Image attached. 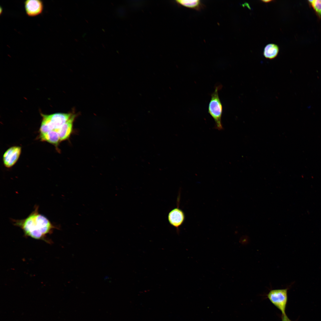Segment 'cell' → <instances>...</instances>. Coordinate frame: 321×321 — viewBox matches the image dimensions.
Returning a JSON list of instances; mask_svg holds the SVG:
<instances>
[{"mask_svg":"<svg viewBox=\"0 0 321 321\" xmlns=\"http://www.w3.org/2000/svg\"><path fill=\"white\" fill-rule=\"evenodd\" d=\"M221 87V85L215 86L214 91L211 95L208 106V112L215 122V128L219 130L223 129L221 122L223 108L218 94Z\"/></svg>","mask_w":321,"mask_h":321,"instance_id":"3","label":"cell"},{"mask_svg":"<svg viewBox=\"0 0 321 321\" xmlns=\"http://www.w3.org/2000/svg\"><path fill=\"white\" fill-rule=\"evenodd\" d=\"M40 138L42 141H47L56 145H57L60 141L58 133L55 130L44 134H40Z\"/></svg>","mask_w":321,"mask_h":321,"instance_id":"9","label":"cell"},{"mask_svg":"<svg viewBox=\"0 0 321 321\" xmlns=\"http://www.w3.org/2000/svg\"><path fill=\"white\" fill-rule=\"evenodd\" d=\"M21 148L18 146H14L8 148L4 153L3 160L5 166L10 168L18 161L21 153Z\"/></svg>","mask_w":321,"mask_h":321,"instance_id":"5","label":"cell"},{"mask_svg":"<svg viewBox=\"0 0 321 321\" xmlns=\"http://www.w3.org/2000/svg\"><path fill=\"white\" fill-rule=\"evenodd\" d=\"M282 321H290L286 314L282 315Z\"/></svg>","mask_w":321,"mask_h":321,"instance_id":"13","label":"cell"},{"mask_svg":"<svg viewBox=\"0 0 321 321\" xmlns=\"http://www.w3.org/2000/svg\"><path fill=\"white\" fill-rule=\"evenodd\" d=\"M272 0H262L261 1L264 3H268L272 1Z\"/></svg>","mask_w":321,"mask_h":321,"instance_id":"14","label":"cell"},{"mask_svg":"<svg viewBox=\"0 0 321 321\" xmlns=\"http://www.w3.org/2000/svg\"><path fill=\"white\" fill-rule=\"evenodd\" d=\"M38 210V206L35 205L33 211L26 218L12 219V221L15 226L22 229L26 236L45 241L47 235L52 233L54 229L59 228L40 213Z\"/></svg>","mask_w":321,"mask_h":321,"instance_id":"1","label":"cell"},{"mask_svg":"<svg viewBox=\"0 0 321 321\" xmlns=\"http://www.w3.org/2000/svg\"><path fill=\"white\" fill-rule=\"evenodd\" d=\"M279 51V47L277 45L273 43L269 44L265 47L263 54L266 58L273 59L276 57Z\"/></svg>","mask_w":321,"mask_h":321,"instance_id":"11","label":"cell"},{"mask_svg":"<svg viewBox=\"0 0 321 321\" xmlns=\"http://www.w3.org/2000/svg\"><path fill=\"white\" fill-rule=\"evenodd\" d=\"M168 219L169 223L178 230L185 220V215L183 211L177 207L169 213Z\"/></svg>","mask_w":321,"mask_h":321,"instance_id":"7","label":"cell"},{"mask_svg":"<svg viewBox=\"0 0 321 321\" xmlns=\"http://www.w3.org/2000/svg\"><path fill=\"white\" fill-rule=\"evenodd\" d=\"M308 1L317 15L321 18V0H308Z\"/></svg>","mask_w":321,"mask_h":321,"instance_id":"12","label":"cell"},{"mask_svg":"<svg viewBox=\"0 0 321 321\" xmlns=\"http://www.w3.org/2000/svg\"><path fill=\"white\" fill-rule=\"evenodd\" d=\"M24 5L26 14L29 17L37 16L42 12L43 10V2L41 0H26Z\"/></svg>","mask_w":321,"mask_h":321,"instance_id":"6","label":"cell"},{"mask_svg":"<svg viewBox=\"0 0 321 321\" xmlns=\"http://www.w3.org/2000/svg\"><path fill=\"white\" fill-rule=\"evenodd\" d=\"M288 289H272L267 295L268 298L281 312L282 315H285V310L287 299Z\"/></svg>","mask_w":321,"mask_h":321,"instance_id":"4","label":"cell"},{"mask_svg":"<svg viewBox=\"0 0 321 321\" xmlns=\"http://www.w3.org/2000/svg\"><path fill=\"white\" fill-rule=\"evenodd\" d=\"M72 115L69 113H60L42 114L43 119L40 129V134L59 129L68 120Z\"/></svg>","mask_w":321,"mask_h":321,"instance_id":"2","label":"cell"},{"mask_svg":"<svg viewBox=\"0 0 321 321\" xmlns=\"http://www.w3.org/2000/svg\"><path fill=\"white\" fill-rule=\"evenodd\" d=\"M75 117L72 115L68 120L61 128L55 130L58 133L60 141L65 140L70 136L73 130V123Z\"/></svg>","mask_w":321,"mask_h":321,"instance_id":"8","label":"cell"},{"mask_svg":"<svg viewBox=\"0 0 321 321\" xmlns=\"http://www.w3.org/2000/svg\"><path fill=\"white\" fill-rule=\"evenodd\" d=\"M175 1L179 5L197 11H200L204 7V5L199 0H177Z\"/></svg>","mask_w":321,"mask_h":321,"instance_id":"10","label":"cell"}]
</instances>
